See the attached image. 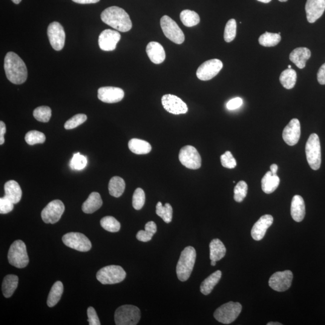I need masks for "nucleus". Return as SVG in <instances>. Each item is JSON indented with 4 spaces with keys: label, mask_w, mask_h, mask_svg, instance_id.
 Instances as JSON below:
<instances>
[{
    "label": "nucleus",
    "mask_w": 325,
    "mask_h": 325,
    "mask_svg": "<svg viewBox=\"0 0 325 325\" xmlns=\"http://www.w3.org/2000/svg\"><path fill=\"white\" fill-rule=\"evenodd\" d=\"M4 68L7 79L13 84H22L27 79V69L25 63L13 52H8L5 56Z\"/></svg>",
    "instance_id": "obj_1"
},
{
    "label": "nucleus",
    "mask_w": 325,
    "mask_h": 325,
    "mask_svg": "<svg viewBox=\"0 0 325 325\" xmlns=\"http://www.w3.org/2000/svg\"><path fill=\"white\" fill-rule=\"evenodd\" d=\"M101 18L105 24L121 32H126L132 28V22L128 14L119 7L106 8L101 15Z\"/></svg>",
    "instance_id": "obj_2"
},
{
    "label": "nucleus",
    "mask_w": 325,
    "mask_h": 325,
    "mask_svg": "<svg viewBox=\"0 0 325 325\" xmlns=\"http://www.w3.org/2000/svg\"><path fill=\"white\" fill-rule=\"evenodd\" d=\"M196 258L197 253L194 247L188 246L183 250L177 265L176 272L178 280L186 281L191 277Z\"/></svg>",
    "instance_id": "obj_3"
},
{
    "label": "nucleus",
    "mask_w": 325,
    "mask_h": 325,
    "mask_svg": "<svg viewBox=\"0 0 325 325\" xmlns=\"http://www.w3.org/2000/svg\"><path fill=\"white\" fill-rule=\"evenodd\" d=\"M307 160L310 168L317 171L321 168L322 162L320 139L317 134L310 135L306 146Z\"/></svg>",
    "instance_id": "obj_4"
},
{
    "label": "nucleus",
    "mask_w": 325,
    "mask_h": 325,
    "mask_svg": "<svg viewBox=\"0 0 325 325\" xmlns=\"http://www.w3.org/2000/svg\"><path fill=\"white\" fill-rule=\"evenodd\" d=\"M8 262L17 268H24L29 263L25 244L22 240H16L11 244L8 252Z\"/></svg>",
    "instance_id": "obj_5"
},
{
    "label": "nucleus",
    "mask_w": 325,
    "mask_h": 325,
    "mask_svg": "<svg viewBox=\"0 0 325 325\" xmlns=\"http://www.w3.org/2000/svg\"><path fill=\"white\" fill-rule=\"evenodd\" d=\"M141 313L139 308L132 305H125L116 310L115 324L117 325H136L139 322Z\"/></svg>",
    "instance_id": "obj_6"
},
{
    "label": "nucleus",
    "mask_w": 325,
    "mask_h": 325,
    "mask_svg": "<svg viewBox=\"0 0 325 325\" xmlns=\"http://www.w3.org/2000/svg\"><path fill=\"white\" fill-rule=\"evenodd\" d=\"M242 310L240 303L229 302L215 311L214 317L218 322L228 325L236 320Z\"/></svg>",
    "instance_id": "obj_7"
},
{
    "label": "nucleus",
    "mask_w": 325,
    "mask_h": 325,
    "mask_svg": "<svg viewBox=\"0 0 325 325\" xmlns=\"http://www.w3.org/2000/svg\"><path fill=\"white\" fill-rule=\"evenodd\" d=\"M126 275V272L121 266L111 265L99 270L97 278L103 284H114L124 280Z\"/></svg>",
    "instance_id": "obj_8"
},
{
    "label": "nucleus",
    "mask_w": 325,
    "mask_h": 325,
    "mask_svg": "<svg viewBox=\"0 0 325 325\" xmlns=\"http://www.w3.org/2000/svg\"><path fill=\"white\" fill-rule=\"evenodd\" d=\"M161 27L167 38L177 44H183L185 40V34L176 22L170 17L165 15L160 19Z\"/></svg>",
    "instance_id": "obj_9"
},
{
    "label": "nucleus",
    "mask_w": 325,
    "mask_h": 325,
    "mask_svg": "<svg viewBox=\"0 0 325 325\" xmlns=\"http://www.w3.org/2000/svg\"><path fill=\"white\" fill-rule=\"evenodd\" d=\"M63 243L69 248L80 252H88L92 248V244L85 235L80 232H69L62 237Z\"/></svg>",
    "instance_id": "obj_10"
},
{
    "label": "nucleus",
    "mask_w": 325,
    "mask_h": 325,
    "mask_svg": "<svg viewBox=\"0 0 325 325\" xmlns=\"http://www.w3.org/2000/svg\"><path fill=\"white\" fill-rule=\"evenodd\" d=\"M180 162L190 169H200L201 166V155L197 149L191 145L184 146L179 153Z\"/></svg>",
    "instance_id": "obj_11"
},
{
    "label": "nucleus",
    "mask_w": 325,
    "mask_h": 325,
    "mask_svg": "<svg viewBox=\"0 0 325 325\" xmlns=\"http://www.w3.org/2000/svg\"><path fill=\"white\" fill-rule=\"evenodd\" d=\"M64 204L60 200L51 201L41 213L43 221L46 223H56L60 219L65 212Z\"/></svg>",
    "instance_id": "obj_12"
},
{
    "label": "nucleus",
    "mask_w": 325,
    "mask_h": 325,
    "mask_svg": "<svg viewBox=\"0 0 325 325\" xmlns=\"http://www.w3.org/2000/svg\"><path fill=\"white\" fill-rule=\"evenodd\" d=\"M223 68V63L218 59H212L203 63L198 68L197 76L202 81H208L217 76Z\"/></svg>",
    "instance_id": "obj_13"
},
{
    "label": "nucleus",
    "mask_w": 325,
    "mask_h": 325,
    "mask_svg": "<svg viewBox=\"0 0 325 325\" xmlns=\"http://www.w3.org/2000/svg\"><path fill=\"white\" fill-rule=\"evenodd\" d=\"M47 34L52 47L56 51L62 50L65 43V31L58 22H53L49 25Z\"/></svg>",
    "instance_id": "obj_14"
},
{
    "label": "nucleus",
    "mask_w": 325,
    "mask_h": 325,
    "mask_svg": "<svg viewBox=\"0 0 325 325\" xmlns=\"http://www.w3.org/2000/svg\"><path fill=\"white\" fill-rule=\"evenodd\" d=\"M293 277V273L290 270L276 272L269 279V286L277 292L286 291L291 286Z\"/></svg>",
    "instance_id": "obj_15"
},
{
    "label": "nucleus",
    "mask_w": 325,
    "mask_h": 325,
    "mask_svg": "<svg viewBox=\"0 0 325 325\" xmlns=\"http://www.w3.org/2000/svg\"><path fill=\"white\" fill-rule=\"evenodd\" d=\"M164 108L169 113L174 114H185L188 111V106L179 97L171 94H166L162 98Z\"/></svg>",
    "instance_id": "obj_16"
},
{
    "label": "nucleus",
    "mask_w": 325,
    "mask_h": 325,
    "mask_svg": "<svg viewBox=\"0 0 325 325\" xmlns=\"http://www.w3.org/2000/svg\"><path fill=\"white\" fill-rule=\"evenodd\" d=\"M120 34L118 31L107 29L100 34L99 44L101 50L105 51H113L116 49L117 43L120 39Z\"/></svg>",
    "instance_id": "obj_17"
},
{
    "label": "nucleus",
    "mask_w": 325,
    "mask_h": 325,
    "mask_svg": "<svg viewBox=\"0 0 325 325\" xmlns=\"http://www.w3.org/2000/svg\"><path fill=\"white\" fill-rule=\"evenodd\" d=\"M124 97V92L122 89L112 86L100 88L98 91V98L106 103H116Z\"/></svg>",
    "instance_id": "obj_18"
},
{
    "label": "nucleus",
    "mask_w": 325,
    "mask_h": 325,
    "mask_svg": "<svg viewBox=\"0 0 325 325\" xmlns=\"http://www.w3.org/2000/svg\"><path fill=\"white\" fill-rule=\"evenodd\" d=\"M301 137V124L298 119L290 120L289 124L284 129L283 138L284 142L290 146L297 144Z\"/></svg>",
    "instance_id": "obj_19"
},
{
    "label": "nucleus",
    "mask_w": 325,
    "mask_h": 325,
    "mask_svg": "<svg viewBox=\"0 0 325 325\" xmlns=\"http://www.w3.org/2000/svg\"><path fill=\"white\" fill-rule=\"evenodd\" d=\"M325 0H307L306 4L307 18L310 23H315L323 15Z\"/></svg>",
    "instance_id": "obj_20"
},
{
    "label": "nucleus",
    "mask_w": 325,
    "mask_h": 325,
    "mask_svg": "<svg viewBox=\"0 0 325 325\" xmlns=\"http://www.w3.org/2000/svg\"><path fill=\"white\" fill-rule=\"evenodd\" d=\"M273 222L274 218L271 215H265L261 217L252 227V237L256 241L262 240L267 229L272 225Z\"/></svg>",
    "instance_id": "obj_21"
},
{
    "label": "nucleus",
    "mask_w": 325,
    "mask_h": 325,
    "mask_svg": "<svg viewBox=\"0 0 325 325\" xmlns=\"http://www.w3.org/2000/svg\"><path fill=\"white\" fill-rule=\"evenodd\" d=\"M146 53L152 63L160 64L165 61L166 53L163 46L159 42H149L146 47Z\"/></svg>",
    "instance_id": "obj_22"
},
{
    "label": "nucleus",
    "mask_w": 325,
    "mask_h": 325,
    "mask_svg": "<svg viewBox=\"0 0 325 325\" xmlns=\"http://www.w3.org/2000/svg\"><path fill=\"white\" fill-rule=\"evenodd\" d=\"M291 215L293 220L300 222L306 216V205L303 198L300 195L293 197L291 204Z\"/></svg>",
    "instance_id": "obj_23"
},
{
    "label": "nucleus",
    "mask_w": 325,
    "mask_h": 325,
    "mask_svg": "<svg viewBox=\"0 0 325 325\" xmlns=\"http://www.w3.org/2000/svg\"><path fill=\"white\" fill-rule=\"evenodd\" d=\"M311 51L309 48L300 47L295 49L290 54V60L300 69L306 67V62L310 58Z\"/></svg>",
    "instance_id": "obj_24"
},
{
    "label": "nucleus",
    "mask_w": 325,
    "mask_h": 325,
    "mask_svg": "<svg viewBox=\"0 0 325 325\" xmlns=\"http://www.w3.org/2000/svg\"><path fill=\"white\" fill-rule=\"evenodd\" d=\"M5 197L14 204L18 203L21 200L22 190L16 181L10 180L4 185Z\"/></svg>",
    "instance_id": "obj_25"
},
{
    "label": "nucleus",
    "mask_w": 325,
    "mask_h": 325,
    "mask_svg": "<svg viewBox=\"0 0 325 325\" xmlns=\"http://www.w3.org/2000/svg\"><path fill=\"white\" fill-rule=\"evenodd\" d=\"M102 205L103 200L100 194L93 192L83 204L82 211L86 214H92L99 210Z\"/></svg>",
    "instance_id": "obj_26"
},
{
    "label": "nucleus",
    "mask_w": 325,
    "mask_h": 325,
    "mask_svg": "<svg viewBox=\"0 0 325 325\" xmlns=\"http://www.w3.org/2000/svg\"><path fill=\"white\" fill-rule=\"evenodd\" d=\"M280 183V179L277 174H273L271 171H268L261 180V188L264 193L270 194L276 191Z\"/></svg>",
    "instance_id": "obj_27"
},
{
    "label": "nucleus",
    "mask_w": 325,
    "mask_h": 325,
    "mask_svg": "<svg viewBox=\"0 0 325 325\" xmlns=\"http://www.w3.org/2000/svg\"><path fill=\"white\" fill-rule=\"evenodd\" d=\"M226 251L225 245L218 238H215L210 243V258L211 260H220L225 257Z\"/></svg>",
    "instance_id": "obj_28"
},
{
    "label": "nucleus",
    "mask_w": 325,
    "mask_h": 325,
    "mask_svg": "<svg viewBox=\"0 0 325 325\" xmlns=\"http://www.w3.org/2000/svg\"><path fill=\"white\" fill-rule=\"evenodd\" d=\"M221 277H222V272L220 270H217L207 278L202 283L200 287V291L204 295H208L212 292L215 287L219 282Z\"/></svg>",
    "instance_id": "obj_29"
},
{
    "label": "nucleus",
    "mask_w": 325,
    "mask_h": 325,
    "mask_svg": "<svg viewBox=\"0 0 325 325\" xmlns=\"http://www.w3.org/2000/svg\"><path fill=\"white\" fill-rule=\"evenodd\" d=\"M18 277L15 275L5 276L2 284V292L5 298H10L18 287Z\"/></svg>",
    "instance_id": "obj_30"
},
{
    "label": "nucleus",
    "mask_w": 325,
    "mask_h": 325,
    "mask_svg": "<svg viewBox=\"0 0 325 325\" xmlns=\"http://www.w3.org/2000/svg\"><path fill=\"white\" fill-rule=\"evenodd\" d=\"M128 148L132 152L138 155L147 154L152 149L151 145L148 142L139 139L129 140Z\"/></svg>",
    "instance_id": "obj_31"
},
{
    "label": "nucleus",
    "mask_w": 325,
    "mask_h": 325,
    "mask_svg": "<svg viewBox=\"0 0 325 325\" xmlns=\"http://www.w3.org/2000/svg\"><path fill=\"white\" fill-rule=\"evenodd\" d=\"M125 189V183L122 178L113 177L108 184V191L112 197L119 198L122 196Z\"/></svg>",
    "instance_id": "obj_32"
},
{
    "label": "nucleus",
    "mask_w": 325,
    "mask_h": 325,
    "mask_svg": "<svg viewBox=\"0 0 325 325\" xmlns=\"http://www.w3.org/2000/svg\"><path fill=\"white\" fill-rule=\"evenodd\" d=\"M63 293V285L61 281L54 283L49 293L47 305L49 307H53L59 303Z\"/></svg>",
    "instance_id": "obj_33"
},
{
    "label": "nucleus",
    "mask_w": 325,
    "mask_h": 325,
    "mask_svg": "<svg viewBox=\"0 0 325 325\" xmlns=\"http://www.w3.org/2000/svg\"><path fill=\"white\" fill-rule=\"evenodd\" d=\"M297 80V73L293 69H287L281 73L280 81L284 88L292 89L295 87Z\"/></svg>",
    "instance_id": "obj_34"
},
{
    "label": "nucleus",
    "mask_w": 325,
    "mask_h": 325,
    "mask_svg": "<svg viewBox=\"0 0 325 325\" xmlns=\"http://www.w3.org/2000/svg\"><path fill=\"white\" fill-rule=\"evenodd\" d=\"M180 19L183 24L188 27H194L199 24L200 18L199 15L194 11L185 10L180 13Z\"/></svg>",
    "instance_id": "obj_35"
},
{
    "label": "nucleus",
    "mask_w": 325,
    "mask_h": 325,
    "mask_svg": "<svg viewBox=\"0 0 325 325\" xmlns=\"http://www.w3.org/2000/svg\"><path fill=\"white\" fill-rule=\"evenodd\" d=\"M281 37L278 33L266 32L259 37V44L263 47H275L280 42Z\"/></svg>",
    "instance_id": "obj_36"
},
{
    "label": "nucleus",
    "mask_w": 325,
    "mask_h": 325,
    "mask_svg": "<svg viewBox=\"0 0 325 325\" xmlns=\"http://www.w3.org/2000/svg\"><path fill=\"white\" fill-rule=\"evenodd\" d=\"M173 210L171 204L166 203L165 206L162 203L159 202L156 206V214L167 223H170L172 220Z\"/></svg>",
    "instance_id": "obj_37"
},
{
    "label": "nucleus",
    "mask_w": 325,
    "mask_h": 325,
    "mask_svg": "<svg viewBox=\"0 0 325 325\" xmlns=\"http://www.w3.org/2000/svg\"><path fill=\"white\" fill-rule=\"evenodd\" d=\"M101 225L104 229L108 232H118L120 228V224L116 218L112 217H106L100 221Z\"/></svg>",
    "instance_id": "obj_38"
},
{
    "label": "nucleus",
    "mask_w": 325,
    "mask_h": 325,
    "mask_svg": "<svg viewBox=\"0 0 325 325\" xmlns=\"http://www.w3.org/2000/svg\"><path fill=\"white\" fill-rule=\"evenodd\" d=\"M33 116L41 122H48L51 117V110L48 106H41L33 111Z\"/></svg>",
    "instance_id": "obj_39"
},
{
    "label": "nucleus",
    "mask_w": 325,
    "mask_h": 325,
    "mask_svg": "<svg viewBox=\"0 0 325 325\" xmlns=\"http://www.w3.org/2000/svg\"><path fill=\"white\" fill-rule=\"evenodd\" d=\"M25 142L30 145L38 144L45 142L46 137L45 134L38 131H30L28 132L25 137Z\"/></svg>",
    "instance_id": "obj_40"
},
{
    "label": "nucleus",
    "mask_w": 325,
    "mask_h": 325,
    "mask_svg": "<svg viewBox=\"0 0 325 325\" xmlns=\"http://www.w3.org/2000/svg\"><path fill=\"white\" fill-rule=\"evenodd\" d=\"M237 23L234 19H229L226 23L225 31H224V39L226 42H231L236 36Z\"/></svg>",
    "instance_id": "obj_41"
},
{
    "label": "nucleus",
    "mask_w": 325,
    "mask_h": 325,
    "mask_svg": "<svg viewBox=\"0 0 325 325\" xmlns=\"http://www.w3.org/2000/svg\"><path fill=\"white\" fill-rule=\"evenodd\" d=\"M248 187L245 181H240L234 188V199L237 203H241L246 198Z\"/></svg>",
    "instance_id": "obj_42"
},
{
    "label": "nucleus",
    "mask_w": 325,
    "mask_h": 325,
    "mask_svg": "<svg viewBox=\"0 0 325 325\" xmlns=\"http://www.w3.org/2000/svg\"><path fill=\"white\" fill-rule=\"evenodd\" d=\"M88 160L84 155L78 152L74 154L70 162V167L73 170H82L87 165Z\"/></svg>",
    "instance_id": "obj_43"
},
{
    "label": "nucleus",
    "mask_w": 325,
    "mask_h": 325,
    "mask_svg": "<svg viewBox=\"0 0 325 325\" xmlns=\"http://www.w3.org/2000/svg\"><path fill=\"white\" fill-rule=\"evenodd\" d=\"M145 203V194L143 190L137 188L134 191L133 196V206L136 211L142 209Z\"/></svg>",
    "instance_id": "obj_44"
},
{
    "label": "nucleus",
    "mask_w": 325,
    "mask_h": 325,
    "mask_svg": "<svg viewBox=\"0 0 325 325\" xmlns=\"http://www.w3.org/2000/svg\"><path fill=\"white\" fill-rule=\"evenodd\" d=\"M86 120H87V116L86 114H77L65 122L64 127L67 129L76 128L86 122Z\"/></svg>",
    "instance_id": "obj_45"
},
{
    "label": "nucleus",
    "mask_w": 325,
    "mask_h": 325,
    "mask_svg": "<svg viewBox=\"0 0 325 325\" xmlns=\"http://www.w3.org/2000/svg\"><path fill=\"white\" fill-rule=\"evenodd\" d=\"M220 161L224 168L234 169L237 166L236 160L230 151H226L225 153L221 155Z\"/></svg>",
    "instance_id": "obj_46"
},
{
    "label": "nucleus",
    "mask_w": 325,
    "mask_h": 325,
    "mask_svg": "<svg viewBox=\"0 0 325 325\" xmlns=\"http://www.w3.org/2000/svg\"><path fill=\"white\" fill-rule=\"evenodd\" d=\"M14 204L7 197L0 198V214L4 215L13 211Z\"/></svg>",
    "instance_id": "obj_47"
},
{
    "label": "nucleus",
    "mask_w": 325,
    "mask_h": 325,
    "mask_svg": "<svg viewBox=\"0 0 325 325\" xmlns=\"http://www.w3.org/2000/svg\"><path fill=\"white\" fill-rule=\"evenodd\" d=\"M88 322L90 325H100L99 316L97 314L96 310L93 307H90L88 309Z\"/></svg>",
    "instance_id": "obj_48"
},
{
    "label": "nucleus",
    "mask_w": 325,
    "mask_h": 325,
    "mask_svg": "<svg viewBox=\"0 0 325 325\" xmlns=\"http://www.w3.org/2000/svg\"><path fill=\"white\" fill-rule=\"evenodd\" d=\"M243 104V100L240 98H235L228 102L226 104V108L229 110H235L239 108Z\"/></svg>",
    "instance_id": "obj_49"
},
{
    "label": "nucleus",
    "mask_w": 325,
    "mask_h": 325,
    "mask_svg": "<svg viewBox=\"0 0 325 325\" xmlns=\"http://www.w3.org/2000/svg\"><path fill=\"white\" fill-rule=\"evenodd\" d=\"M153 235L151 233L146 231V230L145 231L140 230V231L137 232L136 238L138 240L143 241V242H147V241H150L152 239Z\"/></svg>",
    "instance_id": "obj_50"
},
{
    "label": "nucleus",
    "mask_w": 325,
    "mask_h": 325,
    "mask_svg": "<svg viewBox=\"0 0 325 325\" xmlns=\"http://www.w3.org/2000/svg\"><path fill=\"white\" fill-rule=\"evenodd\" d=\"M318 80L321 85H325V63L319 69L318 73Z\"/></svg>",
    "instance_id": "obj_51"
},
{
    "label": "nucleus",
    "mask_w": 325,
    "mask_h": 325,
    "mask_svg": "<svg viewBox=\"0 0 325 325\" xmlns=\"http://www.w3.org/2000/svg\"><path fill=\"white\" fill-rule=\"evenodd\" d=\"M145 230L154 235L155 232H157L156 224L153 221H150V222L146 223L145 226Z\"/></svg>",
    "instance_id": "obj_52"
},
{
    "label": "nucleus",
    "mask_w": 325,
    "mask_h": 325,
    "mask_svg": "<svg viewBox=\"0 0 325 325\" xmlns=\"http://www.w3.org/2000/svg\"><path fill=\"white\" fill-rule=\"evenodd\" d=\"M6 131V127L4 122H0V145H2L4 143V134Z\"/></svg>",
    "instance_id": "obj_53"
},
{
    "label": "nucleus",
    "mask_w": 325,
    "mask_h": 325,
    "mask_svg": "<svg viewBox=\"0 0 325 325\" xmlns=\"http://www.w3.org/2000/svg\"><path fill=\"white\" fill-rule=\"evenodd\" d=\"M72 1L76 2V3L85 4L97 3L100 0H72Z\"/></svg>",
    "instance_id": "obj_54"
},
{
    "label": "nucleus",
    "mask_w": 325,
    "mask_h": 325,
    "mask_svg": "<svg viewBox=\"0 0 325 325\" xmlns=\"http://www.w3.org/2000/svg\"><path fill=\"white\" fill-rule=\"evenodd\" d=\"M278 169V166L277 165H276V164H273V165L270 166V171L272 172V173L273 174H277Z\"/></svg>",
    "instance_id": "obj_55"
},
{
    "label": "nucleus",
    "mask_w": 325,
    "mask_h": 325,
    "mask_svg": "<svg viewBox=\"0 0 325 325\" xmlns=\"http://www.w3.org/2000/svg\"><path fill=\"white\" fill-rule=\"evenodd\" d=\"M267 325H282V324L279 323V322H269L268 324H267Z\"/></svg>",
    "instance_id": "obj_56"
},
{
    "label": "nucleus",
    "mask_w": 325,
    "mask_h": 325,
    "mask_svg": "<svg viewBox=\"0 0 325 325\" xmlns=\"http://www.w3.org/2000/svg\"><path fill=\"white\" fill-rule=\"evenodd\" d=\"M257 1L264 2V3H269L272 0H257Z\"/></svg>",
    "instance_id": "obj_57"
},
{
    "label": "nucleus",
    "mask_w": 325,
    "mask_h": 325,
    "mask_svg": "<svg viewBox=\"0 0 325 325\" xmlns=\"http://www.w3.org/2000/svg\"><path fill=\"white\" fill-rule=\"evenodd\" d=\"M11 1H12L14 2V3L18 4L20 3V2H21L22 0H11Z\"/></svg>",
    "instance_id": "obj_58"
},
{
    "label": "nucleus",
    "mask_w": 325,
    "mask_h": 325,
    "mask_svg": "<svg viewBox=\"0 0 325 325\" xmlns=\"http://www.w3.org/2000/svg\"><path fill=\"white\" fill-rule=\"evenodd\" d=\"M211 264H212V266H215L216 265V264H217V261L212 260Z\"/></svg>",
    "instance_id": "obj_59"
},
{
    "label": "nucleus",
    "mask_w": 325,
    "mask_h": 325,
    "mask_svg": "<svg viewBox=\"0 0 325 325\" xmlns=\"http://www.w3.org/2000/svg\"><path fill=\"white\" fill-rule=\"evenodd\" d=\"M279 1L281 2H286L287 1H288V0H279Z\"/></svg>",
    "instance_id": "obj_60"
},
{
    "label": "nucleus",
    "mask_w": 325,
    "mask_h": 325,
    "mask_svg": "<svg viewBox=\"0 0 325 325\" xmlns=\"http://www.w3.org/2000/svg\"><path fill=\"white\" fill-rule=\"evenodd\" d=\"M288 68L291 69L292 68L291 65H289Z\"/></svg>",
    "instance_id": "obj_61"
}]
</instances>
